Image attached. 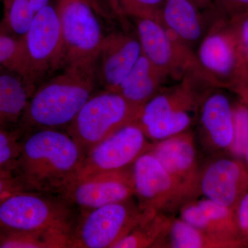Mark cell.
I'll return each instance as SVG.
<instances>
[{
  "instance_id": "e575fe53",
  "label": "cell",
  "mask_w": 248,
  "mask_h": 248,
  "mask_svg": "<svg viewBox=\"0 0 248 248\" xmlns=\"http://www.w3.org/2000/svg\"><path fill=\"white\" fill-rule=\"evenodd\" d=\"M190 1L202 11H212L216 9L213 0H190Z\"/></svg>"
},
{
  "instance_id": "7c38bea8",
  "label": "cell",
  "mask_w": 248,
  "mask_h": 248,
  "mask_svg": "<svg viewBox=\"0 0 248 248\" xmlns=\"http://www.w3.org/2000/svg\"><path fill=\"white\" fill-rule=\"evenodd\" d=\"M132 174L135 196L143 212L164 213L186 203L175 182L151 151L134 162Z\"/></svg>"
},
{
  "instance_id": "ab89813d",
  "label": "cell",
  "mask_w": 248,
  "mask_h": 248,
  "mask_svg": "<svg viewBox=\"0 0 248 248\" xmlns=\"http://www.w3.org/2000/svg\"><path fill=\"white\" fill-rule=\"evenodd\" d=\"M9 1L10 0H5V3L9 2Z\"/></svg>"
},
{
  "instance_id": "d6986e66",
  "label": "cell",
  "mask_w": 248,
  "mask_h": 248,
  "mask_svg": "<svg viewBox=\"0 0 248 248\" xmlns=\"http://www.w3.org/2000/svg\"><path fill=\"white\" fill-rule=\"evenodd\" d=\"M200 120L212 146L216 149L229 150L234 126L232 105L226 94L210 91L201 105Z\"/></svg>"
},
{
  "instance_id": "d6a6232c",
  "label": "cell",
  "mask_w": 248,
  "mask_h": 248,
  "mask_svg": "<svg viewBox=\"0 0 248 248\" xmlns=\"http://www.w3.org/2000/svg\"><path fill=\"white\" fill-rule=\"evenodd\" d=\"M25 190L14 176L0 174V200L18 191Z\"/></svg>"
},
{
  "instance_id": "4dcf8cb0",
  "label": "cell",
  "mask_w": 248,
  "mask_h": 248,
  "mask_svg": "<svg viewBox=\"0 0 248 248\" xmlns=\"http://www.w3.org/2000/svg\"><path fill=\"white\" fill-rule=\"evenodd\" d=\"M217 11L231 19L248 14V0H213Z\"/></svg>"
},
{
  "instance_id": "5b68a950",
  "label": "cell",
  "mask_w": 248,
  "mask_h": 248,
  "mask_svg": "<svg viewBox=\"0 0 248 248\" xmlns=\"http://www.w3.org/2000/svg\"><path fill=\"white\" fill-rule=\"evenodd\" d=\"M48 194L22 190L0 200V228L22 231H57L73 232L75 226L71 205Z\"/></svg>"
},
{
  "instance_id": "ffe728a7",
  "label": "cell",
  "mask_w": 248,
  "mask_h": 248,
  "mask_svg": "<svg viewBox=\"0 0 248 248\" xmlns=\"http://www.w3.org/2000/svg\"><path fill=\"white\" fill-rule=\"evenodd\" d=\"M168 79L169 78L142 53L114 93L135 107L141 108L163 89Z\"/></svg>"
},
{
  "instance_id": "1f68e13d",
  "label": "cell",
  "mask_w": 248,
  "mask_h": 248,
  "mask_svg": "<svg viewBox=\"0 0 248 248\" xmlns=\"http://www.w3.org/2000/svg\"><path fill=\"white\" fill-rule=\"evenodd\" d=\"M235 214L240 233L246 240L245 238L248 233V191L240 200L235 209Z\"/></svg>"
},
{
  "instance_id": "7402d4cb",
  "label": "cell",
  "mask_w": 248,
  "mask_h": 248,
  "mask_svg": "<svg viewBox=\"0 0 248 248\" xmlns=\"http://www.w3.org/2000/svg\"><path fill=\"white\" fill-rule=\"evenodd\" d=\"M71 233L57 230L22 231L0 228V248H65Z\"/></svg>"
},
{
  "instance_id": "ba28073f",
  "label": "cell",
  "mask_w": 248,
  "mask_h": 248,
  "mask_svg": "<svg viewBox=\"0 0 248 248\" xmlns=\"http://www.w3.org/2000/svg\"><path fill=\"white\" fill-rule=\"evenodd\" d=\"M133 19L142 53L169 79L179 81L186 76L197 75L210 81L192 48L159 20L149 17Z\"/></svg>"
},
{
  "instance_id": "277c9868",
  "label": "cell",
  "mask_w": 248,
  "mask_h": 248,
  "mask_svg": "<svg viewBox=\"0 0 248 248\" xmlns=\"http://www.w3.org/2000/svg\"><path fill=\"white\" fill-rule=\"evenodd\" d=\"M141 108L110 91L92 96L67 126V133L84 156L98 143L129 124L136 123Z\"/></svg>"
},
{
  "instance_id": "74e56055",
  "label": "cell",
  "mask_w": 248,
  "mask_h": 248,
  "mask_svg": "<svg viewBox=\"0 0 248 248\" xmlns=\"http://www.w3.org/2000/svg\"><path fill=\"white\" fill-rule=\"evenodd\" d=\"M244 156L245 158H246V162H247V167L248 169V143L247 145V148H246V153H245Z\"/></svg>"
},
{
  "instance_id": "9a60e30c",
  "label": "cell",
  "mask_w": 248,
  "mask_h": 248,
  "mask_svg": "<svg viewBox=\"0 0 248 248\" xmlns=\"http://www.w3.org/2000/svg\"><path fill=\"white\" fill-rule=\"evenodd\" d=\"M200 190L205 198L235 210L248 191V169L239 159L220 158L201 173Z\"/></svg>"
},
{
  "instance_id": "cb8c5ba5",
  "label": "cell",
  "mask_w": 248,
  "mask_h": 248,
  "mask_svg": "<svg viewBox=\"0 0 248 248\" xmlns=\"http://www.w3.org/2000/svg\"><path fill=\"white\" fill-rule=\"evenodd\" d=\"M166 239H169L167 245L169 248H227L220 241L191 226L182 218H172Z\"/></svg>"
},
{
  "instance_id": "9c48e42d",
  "label": "cell",
  "mask_w": 248,
  "mask_h": 248,
  "mask_svg": "<svg viewBox=\"0 0 248 248\" xmlns=\"http://www.w3.org/2000/svg\"><path fill=\"white\" fill-rule=\"evenodd\" d=\"M152 214L143 212L131 199L86 210L75 226L70 248H113Z\"/></svg>"
},
{
  "instance_id": "d590c367",
  "label": "cell",
  "mask_w": 248,
  "mask_h": 248,
  "mask_svg": "<svg viewBox=\"0 0 248 248\" xmlns=\"http://www.w3.org/2000/svg\"><path fill=\"white\" fill-rule=\"evenodd\" d=\"M50 0H29L34 12L37 14L41 9L48 6Z\"/></svg>"
},
{
  "instance_id": "484cf974",
  "label": "cell",
  "mask_w": 248,
  "mask_h": 248,
  "mask_svg": "<svg viewBox=\"0 0 248 248\" xmlns=\"http://www.w3.org/2000/svg\"><path fill=\"white\" fill-rule=\"evenodd\" d=\"M22 140L20 130H0V174L14 176Z\"/></svg>"
},
{
  "instance_id": "4316f807",
  "label": "cell",
  "mask_w": 248,
  "mask_h": 248,
  "mask_svg": "<svg viewBox=\"0 0 248 248\" xmlns=\"http://www.w3.org/2000/svg\"><path fill=\"white\" fill-rule=\"evenodd\" d=\"M166 0H110L111 6L120 16L149 17L159 20V13Z\"/></svg>"
},
{
  "instance_id": "3957f363",
  "label": "cell",
  "mask_w": 248,
  "mask_h": 248,
  "mask_svg": "<svg viewBox=\"0 0 248 248\" xmlns=\"http://www.w3.org/2000/svg\"><path fill=\"white\" fill-rule=\"evenodd\" d=\"M177 82L161 90L140 109L136 123L150 140L159 141L186 131L204 98L215 88L196 75Z\"/></svg>"
},
{
  "instance_id": "7a4b0ae2",
  "label": "cell",
  "mask_w": 248,
  "mask_h": 248,
  "mask_svg": "<svg viewBox=\"0 0 248 248\" xmlns=\"http://www.w3.org/2000/svg\"><path fill=\"white\" fill-rule=\"evenodd\" d=\"M95 69L66 67L34 91L24 111L25 124L39 129L68 126L92 97Z\"/></svg>"
},
{
  "instance_id": "8d00e7d4",
  "label": "cell",
  "mask_w": 248,
  "mask_h": 248,
  "mask_svg": "<svg viewBox=\"0 0 248 248\" xmlns=\"http://www.w3.org/2000/svg\"><path fill=\"white\" fill-rule=\"evenodd\" d=\"M86 1L91 3L93 5V7L94 8V9H97V3H96L95 0H86Z\"/></svg>"
},
{
  "instance_id": "e0dca14e",
  "label": "cell",
  "mask_w": 248,
  "mask_h": 248,
  "mask_svg": "<svg viewBox=\"0 0 248 248\" xmlns=\"http://www.w3.org/2000/svg\"><path fill=\"white\" fill-rule=\"evenodd\" d=\"M142 54L138 38L123 32L105 36L95 64L97 81L106 91L115 92Z\"/></svg>"
},
{
  "instance_id": "f35d334b",
  "label": "cell",
  "mask_w": 248,
  "mask_h": 248,
  "mask_svg": "<svg viewBox=\"0 0 248 248\" xmlns=\"http://www.w3.org/2000/svg\"><path fill=\"white\" fill-rule=\"evenodd\" d=\"M245 239H246V241H248V234L246 235V238H245Z\"/></svg>"
},
{
  "instance_id": "83f0119b",
  "label": "cell",
  "mask_w": 248,
  "mask_h": 248,
  "mask_svg": "<svg viewBox=\"0 0 248 248\" xmlns=\"http://www.w3.org/2000/svg\"><path fill=\"white\" fill-rule=\"evenodd\" d=\"M233 140L228 151L235 157H243L248 143V107L240 102L232 106Z\"/></svg>"
},
{
  "instance_id": "8992f818",
  "label": "cell",
  "mask_w": 248,
  "mask_h": 248,
  "mask_svg": "<svg viewBox=\"0 0 248 248\" xmlns=\"http://www.w3.org/2000/svg\"><path fill=\"white\" fill-rule=\"evenodd\" d=\"M22 40L24 58L23 80L33 91L36 84L65 67L64 45L55 7L48 5L38 11Z\"/></svg>"
},
{
  "instance_id": "836d02e7",
  "label": "cell",
  "mask_w": 248,
  "mask_h": 248,
  "mask_svg": "<svg viewBox=\"0 0 248 248\" xmlns=\"http://www.w3.org/2000/svg\"><path fill=\"white\" fill-rule=\"evenodd\" d=\"M231 91L236 93L239 96L240 101L248 107V78L240 81Z\"/></svg>"
},
{
  "instance_id": "6da1fadb",
  "label": "cell",
  "mask_w": 248,
  "mask_h": 248,
  "mask_svg": "<svg viewBox=\"0 0 248 248\" xmlns=\"http://www.w3.org/2000/svg\"><path fill=\"white\" fill-rule=\"evenodd\" d=\"M84 158L68 133L39 129L23 139L14 177L25 190L58 195L74 180Z\"/></svg>"
},
{
  "instance_id": "2e32d148",
  "label": "cell",
  "mask_w": 248,
  "mask_h": 248,
  "mask_svg": "<svg viewBox=\"0 0 248 248\" xmlns=\"http://www.w3.org/2000/svg\"><path fill=\"white\" fill-rule=\"evenodd\" d=\"M182 219L213 239L220 241L227 248L248 247V242L240 233L236 214L233 209L205 200H192L183 205Z\"/></svg>"
},
{
  "instance_id": "f1b7e54d",
  "label": "cell",
  "mask_w": 248,
  "mask_h": 248,
  "mask_svg": "<svg viewBox=\"0 0 248 248\" xmlns=\"http://www.w3.org/2000/svg\"><path fill=\"white\" fill-rule=\"evenodd\" d=\"M0 64L24 74V46L22 40L17 41L9 36L0 35Z\"/></svg>"
},
{
  "instance_id": "8fae6325",
  "label": "cell",
  "mask_w": 248,
  "mask_h": 248,
  "mask_svg": "<svg viewBox=\"0 0 248 248\" xmlns=\"http://www.w3.org/2000/svg\"><path fill=\"white\" fill-rule=\"evenodd\" d=\"M153 146L138 124H129L86 155L73 182L131 167L139 156L151 151Z\"/></svg>"
},
{
  "instance_id": "f546056e",
  "label": "cell",
  "mask_w": 248,
  "mask_h": 248,
  "mask_svg": "<svg viewBox=\"0 0 248 248\" xmlns=\"http://www.w3.org/2000/svg\"><path fill=\"white\" fill-rule=\"evenodd\" d=\"M228 19L236 41L243 81L248 78V14Z\"/></svg>"
},
{
  "instance_id": "5bb4252c",
  "label": "cell",
  "mask_w": 248,
  "mask_h": 248,
  "mask_svg": "<svg viewBox=\"0 0 248 248\" xmlns=\"http://www.w3.org/2000/svg\"><path fill=\"white\" fill-rule=\"evenodd\" d=\"M151 152L172 178L186 203L193 200L200 192L201 172L192 134L184 131L157 141Z\"/></svg>"
},
{
  "instance_id": "ac0fdd59",
  "label": "cell",
  "mask_w": 248,
  "mask_h": 248,
  "mask_svg": "<svg viewBox=\"0 0 248 248\" xmlns=\"http://www.w3.org/2000/svg\"><path fill=\"white\" fill-rule=\"evenodd\" d=\"M203 12L190 0H166L159 21L192 48L200 44L211 23L207 24Z\"/></svg>"
},
{
  "instance_id": "603a6c76",
  "label": "cell",
  "mask_w": 248,
  "mask_h": 248,
  "mask_svg": "<svg viewBox=\"0 0 248 248\" xmlns=\"http://www.w3.org/2000/svg\"><path fill=\"white\" fill-rule=\"evenodd\" d=\"M172 218L164 213L150 215L132 230L113 248H155L164 246Z\"/></svg>"
},
{
  "instance_id": "d4e9b609",
  "label": "cell",
  "mask_w": 248,
  "mask_h": 248,
  "mask_svg": "<svg viewBox=\"0 0 248 248\" xmlns=\"http://www.w3.org/2000/svg\"><path fill=\"white\" fill-rule=\"evenodd\" d=\"M6 20L11 31L22 38L29 31L35 13L29 0H10L5 3Z\"/></svg>"
},
{
  "instance_id": "52a82bcc",
  "label": "cell",
  "mask_w": 248,
  "mask_h": 248,
  "mask_svg": "<svg viewBox=\"0 0 248 248\" xmlns=\"http://www.w3.org/2000/svg\"><path fill=\"white\" fill-rule=\"evenodd\" d=\"M55 9L64 45V68L95 69L98 53L105 37L95 9L86 0H57Z\"/></svg>"
},
{
  "instance_id": "4fadbf2b",
  "label": "cell",
  "mask_w": 248,
  "mask_h": 248,
  "mask_svg": "<svg viewBox=\"0 0 248 248\" xmlns=\"http://www.w3.org/2000/svg\"><path fill=\"white\" fill-rule=\"evenodd\" d=\"M134 195L132 166L74 181L58 195L85 211L130 200Z\"/></svg>"
},
{
  "instance_id": "30bf717a",
  "label": "cell",
  "mask_w": 248,
  "mask_h": 248,
  "mask_svg": "<svg viewBox=\"0 0 248 248\" xmlns=\"http://www.w3.org/2000/svg\"><path fill=\"white\" fill-rule=\"evenodd\" d=\"M196 55L215 88L231 91L242 80L236 41L229 19L218 11L200 42Z\"/></svg>"
},
{
  "instance_id": "44dd1931",
  "label": "cell",
  "mask_w": 248,
  "mask_h": 248,
  "mask_svg": "<svg viewBox=\"0 0 248 248\" xmlns=\"http://www.w3.org/2000/svg\"><path fill=\"white\" fill-rule=\"evenodd\" d=\"M33 92L24 80L0 74V130L22 117Z\"/></svg>"
}]
</instances>
